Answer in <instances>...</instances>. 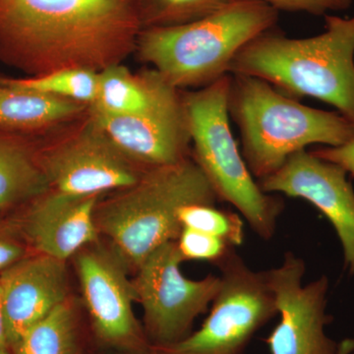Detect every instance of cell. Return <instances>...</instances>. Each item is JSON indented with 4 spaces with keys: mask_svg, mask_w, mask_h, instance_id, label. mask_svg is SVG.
I'll use <instances>...</instances> for the list:
<instances>
[{
    "mask_svg": "<svg viewBox=\"0 0 354 354\" xmlns=\"http://www.w3.org/2000/svg\"><path fill=\"white\" fill-rule=\"evenodd\" d=\"M234 0H137L143 29L194 22Z\"/></svg>",
    "mask_w": 354,
    "mask_h": 354,
    "instance_id": "obj_21",
    "label": "cell"
},
{
    "mask_svg": "<svg viewBox=\"0 0 354 354\" xmlns=\"http://www.w3.org/2000/svg\"><path fill=\"white\" fill-rule=\"evenodd\" d=\"M278 18L265 2L234 0L194 22L142 30L135 51L178 90L204 88L228 75L237 53Z\"/></svg>",
    "mask_w": 354,
    "mask_h": 354,
    "instance_id": "obj_5",
    "label": "cell"
},
{
    "mask_svg": "<svg viewBox=\"0 0 354 354\" xmlns=\"http://www.w3.org/2000/svg\"><path fill=\"white\" fill-rule=\"evenodd\" d=\"M9 349L7 344L6 318H4L3 302H2L1 288H0V351Z\"/></svg>",
    "mask_w": 354,
    "mask_h": 354,
    "instance_id": "obj_27",
    "label": "cell"
},
{
    "mask_svg": "<svg viewBox=\"0 0 354 354\" xmlns=\"http://www.w3.org/2000/svg\"><path fill=\"white\" fill-rule=\"evenodd\" d=\"M176 90L178 88L157 70L132 73L122 64L111 65L100 71L97 97L88 111L109 116L133 115L155 106Z\"/></svg>",
    "mask_w": 354,
    "mask_h": 354,
    "instance_id": "obj_17",
    "label": "cell"
},
{
    "mask_svg": "<svg viewBox=\"0 0 354 354\" xmlns=\"http://www.w3.org/2000/svg\"><path fill=\"white\" fill-rule=\"evenodd\" d=\"M88 106L0 80V130L32 137L51 134L88 113Z\"/></svg>",
    "mask_w": 354,
    "mask_h": 354,
    "instance_id": "obj_16",
    "label": "cell"
},
{
    "mask_svg": "<svg viewBox=\"0 0 354 354\" xmlns=\"http://www.w3.org/2000/svg\"><path fill=\"white\" fill-rule=\"evenodd\" d=\"M348 172L339 165L306 150L259 181L266 193L306 200L332 223L344 250V270L354 274V190Z\"/></svg>",
    "mask_w": 354,
    "mask_h": 354,
    "instance_id": "obj_11",
    "label": "cell"
},
{
    "mask_svg": "<svg viewBox=\"0 0 354 354\" xmlns=\"http://www.w3.org/2000/svg\"><path fill=\"white\" fill-rule=\"evenodd\" d=\"M99 73L95 70L83 67H68L48 72L43 75L21 79L0 78V80L14 87L80 102L90 106L94 104L97 97Z\"/></svg>",
    "mask_w": 354,
    "mask_h": 354,
    "instance_id": "obj_20",
    "label": "cell"
},
{
    "mask_svg": "<svg viewBox=\"0 0 354 354\" xmlns=\"http://www.w3.org/2000/svg\"><path fill=\"white\" fill-rule=\"evenodd\" d=\"M183 262L176 241L167 242L137 268L132 281L147 330L158 348L172 346L190 335L195 319L207 312L220 288V277L185 278L180 270Z\"/></svg>",
    "mask_w": 354,
    "mask_h": 354,
    "instance_id": "obj_9",
    "label": "cell"
},
{
    "mask_svg": "<svg viewBox=\"0 0 354 354\" xmlns=\"http://www.w3.org/2000/svg\"><path fill=\"white\" fill-rule=\"evenodd\" d=\"M0 354H10V353H9L8 349H6V351H0Z\"/></svg>",
    "mask_w": 354,
    "mask_h": 354,
    "instance_id": "obj_31",
    "label": "cell"
},
{
    "mask_svg": "<svg viewBox=\"0 0 354 354\" xmlns=\"http://www.w3.org/2000/svg\"><path fill=\"white\" fill-rule=\"evenodd\" d=\"M11 349L13 354H76L75 319L69 299L32 326Z\"/></svg>",
    "mask_w": 354,
    "mask_h": 354,
    "instance_id": "obj_19",
    "label": "cell"
},
{
    "mask_svg": "<svg viewBox=\"0 0 354 354\" xmlns=\"http://www.w3.org/2000/svg\"><path fill=\"white\" fill-rule=\"evenodd\" d=\"M30 250L31 249L10 223L4 221L0 225V272L29 255L32 253Z\"/></svg>",
    "mask_w": 354,
    "mask_h": 354,
    "instance_id": "obj_25",
    "label": "cell"
},
{
    "mask_svg": "<svg viewBox=\"0 0 354 354\" xmlns=\"http://www.w3.org/2000/svg\"><path fill=\"white\" fill-rule=\"evenodd\" d=\"M184 261H207L218 265L235 247L218 237L183 227L176 241Z\"/></svg>",
    "mask_w": 354,
    "mask_h": 354,
    "instance_id": "obj_23",
    "label": "cell"
},
{
    "mask_svg": "<svg viewBox=\"0 0 354 354\" xmlns=\"http://www.w3.org/2000/svg\"><path fill=\"white\" fill-rule=\"evenodd\" d=\"M304 261L292 252L283 262L265 271L268 286L274 295L278 325L266 337L271 354H335L339 342L330 339L326 327L329 279L322 276L304 286Z\"/></svg>",
    "mask_w": 354,
    "mask_h": 354,
    "instance_id": "obj_10",
    "label": "cell"
},
{
    "mask_svg": "<svg viewBox=\"0 0 354 354\" xmlns=\"http://www.w3.org/2000/svg\"><path fill=\"white\" fill-rule=\"evenodd\" d=\"M127 267L113 249L99 242L77 254V272L95 333L109 344L135 348L143 339L133 312L136 295Z\"/></svg>",
    "mask_w": 354,
    "mask_h": 354,
    "instance_id": "obj_12",
    "label": "cell"
},
{
    "mask_svg": "<svg viewBox=\"0 0 354 354\" xmlns=\"http://www.w3.org/2000/svg\"><path fill=\"white\" fill-rule=\"evenodd\" d=\"M142 30L137 0H0V59L30 77L122 64Z\"/></svg>",
    "mask_w": 354,
    "mask_h": 354,
    "instance_id": "obj_1",
    "label": "cell"
},
{
    "mask_svg": "<svg viewBox=\"0 0 354 354\" xmlns=\"http://www.w3.org/2000/svg\"><path fill=\"white\" fill-rule=\"evenodd\" d=\"M6 337L11 348L32 326L68 299L65 261L32 252L0 272Z\"/></svg>",
    "mask_w": 354,
    "mask_h": 354,
    "instance_id": "obj_15",
    "label": "cell"
},
{
    "mask_svg": "<svg viewBox=\"0 0 354 354\" xmlns=\"http://www.w3.org/2000/svg\"><path fill=\"white\" fill-rule=\"evenodd\" d=\"M335 354H354V339L346 337L339 342Z\"/></svg>",
    "mask_w": 354,
    "mask_h": 354,
    "instance_id": "obj_28",
    "label": "cell"
},
{
    "mask_svg": "<svg viewBox=\"0 0 354 354\" xmlns=\"http://www.w3.org/2000/svg\"><path fill=\"white\" fill-rule=\"evenodd\" d=\"M181 227L218 237L236 247L243 244L244 223L239 214L216 208L215 205L192 204L179 209Z\"/></svg>",
    "mask_w": 354,
    "mask_h": 354,
    "instance_id": "obj_22",
    "label": "cell"
},
{
    "mask_svg": "<svg viewBox=\"0 0 354 354\" xmlns=\"http://www.w3.org/2000/svg\"><path fill=\"white\" fill-rule=\"evenodd\" d=\"M101 195L72 196L50 189L9 221L32 251L65 261L99 242L95 212Z\"/></svg>",
    "mask_w": 354,
    "mask_h": 354,
    "instance_id": "obj_14",
    "label": "cell"
},
{
    "mask_svg": "<svg viewBox=\"0 0 354 354\" xmlns=\"http://www.w3.org/2000/svg\"><path fill=\"white\" fill-rule=\"evenodd\" d=\"M88 113L114 145L144 169L176 164L191 156L189 128L180 90L133 115Z\"/></svg>",
    "mask_w": 354,
    "mask_h": 354,
    "instance_id": "obj_13",
    "label": "cell"
},
{
    "mask_svg": "<svg viewBox=\"0 0 354 354\" xmlns=\"http://www.w3.org/2000/svg\"><path fill=\"white\" fill-rule=\"evenodd\" d=\"M31 137L0 130V215L50 190Z\"/></svg>",
    "mask_w": 354,
    "mask_h": 354,
    "instance_id": "obj_18",
    "label": "cell"
},
{
    "mask_svg": "<svg viewBox=\"0 0 354 354\" xmlns=\"http://www.w3.org/2000/svg\"><path fill=\"white\" fill-rule=\"evenodd\" d=\"M218 200L190 156L176 164L147 169L137 183L99 201L95 225L123 262L137 269L158 247L177 241L183 230L179 209L215 205Z\"/></svg>",
    "mask_w": 354,
    "mask_h": 354,
    "instance_id": "obj_4",
    "label": "cell"
},
{
    "mask_svg": "<svg viewBox=\"0 0 354 354\" xmlns=\"http://www.w3.org/2000/svg\"><path fill=\"white\" fill-rule=\"evenodd\" d=\"M221 285L201 328L167 348V354H244L254 335L276 315L265 272H255L234 250L220 264Z\"/></svg>",
    "mask_w": 354,
    "mask_h": 354,
    "instance_id": "obj_7",
    "label": "cell"
},
{
    "mask_svg": "<svg viewBox=\"0 0 354 354\" xmlns=\"http://www.w3.org/2000/svg\"><path fill=\"white\" fill-rule=\"evenodd\" d=\"M269 4L276 10L306 12L313 15H328L330 11L346 10L353 0H258Z\"/></svg>",
    "mask_w": 354,
    "mask_h": 354,
    "instance_id": "obj_24",
    "label": "cell"
},
{
    "mask_svg": "<svg viewBox=\"0 0 354 354\" xmlns=\"http://www.w3.org/2000/svg\"><path fill=\"white\" fill-rule=\"evenodd\" d=\"M230 86L228 74L206 87L183 93L191 157L218 199L234 206L254 232L269 241L276 232L283 203L264 192L247 167L230 124Z\"/></svg>",
    "mask_w": 354,
    "mask_h": 354,
    "instance_id": "obj_6",
    "label": "cell"
},
{
    "mask_svg": "<svg viewBox=\"0 0 354 354\" xmlns=\"http://www.w3.org/2000/svg\"><path fill=\"white\" fill-rule=\"evenodd\" d=\"M4 221H4L3 216L0 215V225H1V223H3Z\"/></svg>",
    "mask_w": 354,
    "mask_h": 354,
    "instance_id": "obj_30",
    "label": "cell"
},
{
    "mask_svg": "<svg viewBox=\"0 0 354 354\" xmlns=\"http://www.w3.org/2000/svg\"><path fill=\"white\" fill-rule=\"evenodd\" d=\"M312 153L323 160H329L346 169L348 174L354 176V137L344 145L324 147L311 151Z\"/></svg>",
    "mask_w": 354,
    "mask_h": 354,
    "instance_id": "obj_26",
    "label": "cell"
},
{
    "mask_svg": "<svg viewBox=\"0 0 354 354\" xmlns=\"http://www.w3.org/2000/svg\"><path fill=\"white\" fill-rule=\"evenodd\" d=\"M136 354H167V353H165L164 351H160V349L158 348V351H155V353H136Z\"/></svg>",
    "mask_w": 354,
    "mask_h": 354,
    "instance_id": "obj_29",
    "label": "cell"
},
{
    "mask_svg": "<svg viewBox=\"0 0 354 354\" xmlns=\"http://www.w3.org/2000/svg\"><path fill=\"white\" fill-rule=\"evenodd\" d=\"M38 144L39 165L50 189L95 196L133 185L147 169L127 158L90 113Z\"/></svg>",
    "mask_w": 354,
    "mask_h": 354,
    "instance_id": "obj_8",
    "label": "cell"
},
{
    "mask_svg": "<svg viewBox=\"0 0 354 354\" xmlns=\"http://www.w3.org/2000/svg\"><path fill=\"white\" fill-rule=\"evenodd\" d=\"M227 104L241 130L242 156L259 181L307 146L337 147L354 137V123L339 111L304 106L256 77L230 74Z\"/></svg>",
    "mask_w": 354,
    "mask_h": 354,
    "instance_id": "obj_3",
    "label": "cell"
},
{
    "mask_svg": "<svg viewBox=\"0 0 354 354\" xmlns=\"http://www.w3.org/2000/svg\"><path fill=\"white\" fill-rule=\"evenodd\" d=\"M325 31L288 38L276 27L245 44L228 73L262 79L295 99L311 97L354 123V16L325 15Z\"/></svg>",
    "mask_w": 354,
    "mask_h": 354,
    "instance_id": "obj_2",
    "label": "cell"
}]
</instances>
